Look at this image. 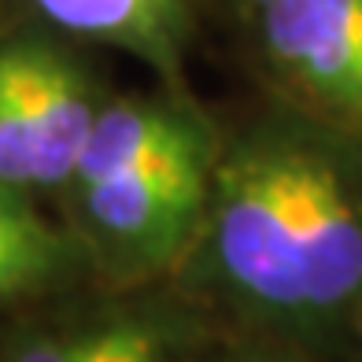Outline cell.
<instances>
[{
	"label": "cell",
	"instance_id": "3",
	"mask_svg": "<svg viewBox=\"0 0 362 362\" xmlns=\"http://www.w3.org/2000/svg\"><path fill=\"white\" fill-rule=\"evenodd\" d=\"M100 104L89 74L52 41L0 45V181L67 189Z\"/></svg>",
	"mask_w": 362,
	"mask_h": 362
},
{
	"label": "cell",
	"instance_id": "9",
	"mask_svg": "<svg viewBox=\"0 0 362 362\" xmlns=\"http://www.w3.org/2000/svg\"><path fill=\"white\" fill-rule=\"evenodd\" d=\"M337 355H344L348 362H362V307L355 310V318H351V325H348V333H344Z\"/></svg>",
	"mask_w": 362,
	"mask_h": 362
},
{
	"label": "cell",
	"instance_id": "4",
	"mask_svg": "<svg viewBox=\"0 0 362 362\" xmlns=\"http://www.w3.org/2000/svg\"><path fill=\"white\" fill-rule=\"evenodd\" d=\"M255 37L288 104L362 137V0H255Z\"/></svg>",
	"mask_w": 362,
	"mask_h": 362
},
{
	"label": "cell",
	"instance_id": "7",
	"mask_svg": "<svg viewBox=\"0 0 362 362\" xmlns=\"http://www.w3.org/2000/svg\"><path fill=\"white\" fill-rule=\"evenodd\" d=\"M86 262L74 233L34 207V192L0 181V303L63 285Z\"/></svg>",
	"mask_w": 362,
	"mask_h": 362
},
{
	"label": "cell",
	"instance_id": "1",
	"mask_svg": "<svg viewBox=\"0 0 362 362\" xmlns=\"http://www.w3.org/2000/svg\"><path fill=\"white\" fill-rule=\"evenodd\" d=\"M170 277L248 333L337 355L362 307V137L288 100L237 129Z\"/></svg>",
	"mask_w": 362,
	"mask_h": 362
},
{
	"label": "cell",
	"instance_id": "2",
	"mask_svg": "<svg viewBox=\"0 0 362 362\" xmlns=\"http://www.w3.org/2000/svg\"><path fill=\"white\" fill-rule=\"evenodd\" d=\"M218 144L222 137L200 122L156 156L71 177L63 192L86 262L111 285L174 274L204 218Z\"/></svg>",
	"mask_w": 362,
	"mask_h": 362
},
{
	"label": "cell",
	"instance_id": "5",
	"mask_svg": "<svg viewBox=\"0 0 362 362\" xmlns=\"http://www.w3.org/2000/svg\"><path fill=\"white\" fill-rule=\"evenodd\" d=\"M189 322L170 310L111 307L37 329L0 362H189Z\"/></svg>",
	"mask_w": 362,
	"mask_h": 362
},
{
	"label": "cell",
	"instance_id": "6",
	"mask_svg": "<svg viewBox=\"0 0 362 362\" xmlns=\"http://www.w3.org/2000/svg\"><path fill=\"white\" fill-rule=\"evenodd\" d=\"M48 23L74 37L104 41L141 56L159 74H174L181 59L177 0H30Z\"/></svg>",
	"mask_w": 362,
	"mask_h": 362
},
{
	"label": "cell",
	"instance_id": "8",
	"mask_svg": "<svg viewBox=\"0 0 362 362\" xmlns=\"http://www.w3.org/2000/svg\"><path fill=\"white\" fill-rule=\"evenodd\" d=\"M196 362H325V355L310 351V348H300V344L267 337V333H252L248 340L218 348L215 355H204Z\"/></svg>",
	"mask_w": 362,
	"mask_h": 362
}]
</instances>
